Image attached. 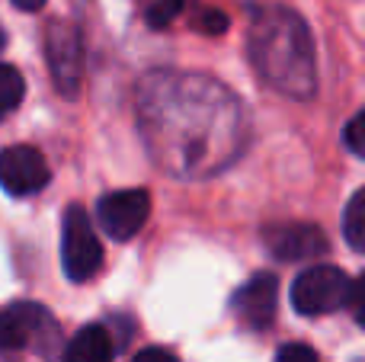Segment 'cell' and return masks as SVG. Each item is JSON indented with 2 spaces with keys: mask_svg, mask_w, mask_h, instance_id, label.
Here are the masks:
<instances>
[{
  "mask_svg": "<svg viewBox=\"0 0 365 362\" xmlns=\"http://www.w3.org/2000/svg\"><path fill=\"white\" fill-rule=\"evenodd\" d=\"M263 241L269 244V250L279 257V260H317L330 250L327 237L317 224H302V222H292V224H276V228H266L263 231Z\"/></svg>",
  "mask_w": 365,
  "mask_h": 362,
  "instance_id": "ba28073f",
  "label": "cell"
},
{
  "mask_svg": "<svg viewBox=\"0 0 365 362\" xmlns=\"http://www.w3.org/2000/svg\"><path fill=\"white\" fill-rule=\"evenodd\" d=\"M250 51L257 71L289 96H311L314 90V51L304 23L289 10H263L253 23Z\"/></svg>",
  "mask_w": 365,
  "mask_h": 362,
  "instance_id": "6da1fadb",
  "label": "cell"
},
{
  "mask_svg": "<svg viewBox=\"0 0 365 362\" xmlns=\"http://www.w3.org/2000/svg\"><path fill=\"white\" fill-rule=\"evenodd\" d=\"M276 301H279V279L272 273H257L247 286L237 289L234 295V311L253 331H263L276 318Z\"/></svg>",
  "mask_w": 365,
  "mask_h": 362,
  "instance_id": "9c48e42d",
  "label": "cell"
},
{
  "mask_svg": "<svg viewBox=\"0 0 365 362\" xmlns=\"http://www.w3.org/2000/svg\"><path fill=\"white\" fill-rule=\"evenodd\" d=\"M353 286H356V279H349V273H343L340 267L317 263V267L304 269L295 279V286H292V305L304 318H324V314H334L349 305Z\"/></svg>",
  "mask_w": 365,
  "mask_h": 362,
  "instance_id": "7a4b0ae2",
  "label": "cell"
},
{
  "mask_svg": "<svg viewBox=\"0 0 365 362\" xmlns=\"http://www.w3.org/2000/svg\"><path fill=\"white\" fill-rule=\"evenodd\" d=\"M64 362H113V340L103 324H87L71 337Z\"/></svg>",
  "mask_w": 365,
  "mask_h": 362,
  "instance_id": "30bf717a",
  "label": "cell"
},
{
  "mask_svg": "<svg viewBox=\"0 0 365 362\" xmlns=\"http://www.w3.org/2000/svg\"><path fill=\"white\" fill-rule=\"evenodd\" d=\"M13 4H16L19 10L32 13V10H42V6H45V0H13Z\"/></svg>",
  "mask_w": 365,
  "mask_h": 362,
  "instance_id": "ac0fdd59",
  "label": "cell"
},
{
  "mask_svg": "<svg viewBox=\"0 0 365 362\" xmlns=\"http://www.w3.org/2000/svg\"><path fill=\"white\" fill-rule=\"evenodd\" d=\"M343 234H346V244L362 254L365 250V190L353 192L346 205V215H343Z\"/></svg>",
  "mask_w": 365,
  "mask_h": 362,
  "instance_id": "8fae6325",
  "label": "cell"
},
{
  "mask_svg": "<svg viewBox=\"0 0 365 362\" xmlns=\"http://www.w3.org/2000/svg\"><path fill=\"white\" fill-rule=\"evenodd\" d=\"M45 58H48V71L55 87L64 96H77L81 87V74H83V42H81V29L68 19L51 23L45 32Z\"/></svg>",
  "mask_w": 365,
  "mask_h": 362,
  "instance_id": "277c9868",
  "label": "cell"
},
{
  "mask_svg": "<svg viewBox=\"0 0 365 362\" xmlns=\"http://www.w3.org/2000/svg\"><path fill=\"white\" fill-rule=\"evenodd\" d=\"M148 215H151V196H148L145 190L106 192V196L100 199V205H96L100 228L119 244L132 241V237L148 224Z\"/></svg>",
  "mask_w": 365,
  "mask_h": 362,
  "instance_id": "5b68a950",
  "label": "cell"
},
{
  "mask_svg": "<svg viewBox=\"0 0 365 362\" xmlns=\"http://www.w3.org/2000/svg\"><path fill=\"white\" fill-rule=\"evenodd\" d=\"M346 148L356 157H365V141H362V113H356L346 125Z\"/></svg>",
  "mask_w": 365,
  "mask_h": 362,
  "instance_id": "9a60e30c",
  "label": "cell"
},
{
  "mask_svg": "<svg viewBox=\"0 0 365 362\" xmlns=\"http://www.w3.org/2000/svg\"><path fill=\"white\" fill-rule=\"evenodd\" d=\"M61 267L71 282H87L103 267V244L83 205H71L61 222Z\"/></svg>",
  "mask_w": 365,
  "mask_h": 362,
  "instance_id": "3957f363",
  "label": "cell"
},
{
  "mask_svg": "<svg viewBox=\"0 0 365 362\" xmlns=\"http://www.w3.org/2000/svg\"><path fill=\"white\" fill-rule=\"evenodd\" d=\"M132 362H180V359L170 350H164V346H148V350L135 353Z\"/></svg>",
  "mask_w": 365,
  "mask_h": 362,
  "instance_id": "2e32d148",
  "label": "cell"
},
{
  "mask_svg": "<svg viewBox=\"0 0 365 362\" xmlns=\"http://www.w3.org/2000/svg\"><path fill=\"white\" fill-rule=\"evenodd\" d=\"M26 81L13 64H0V122L10 113H16V106L23 103Z\"/></svg>",
  "mask_w": 365,
  "mask_h": 362,
  "instance_id": "7c38bea8",
  "label": "cell"
},
{
  "mask_svg": "<svg viewBox=\"0 0 365 362\" xmlns=\"http://www.w3.org/2000/svg\"><path fill=\"white\" fill-rule=\"evenodd\" d=\"M276 362H321L317 353L304 343H285L282 350L276 353Z\"/></svg>",
  "mask_w": 365,
  "mask_h": 362,
  "instance_id": "5bb4252c",
  "label": "cell"
},
{
  "mask_svg": "<svg viewBox=\"0 0 365 362\" xmlns=\"http://www.w3.org/2000/svg\"><path fill=\"white\" fill-rule=\"evenodd\" d=\"M45 333L55 337L58 327L42 305L16 301V305L0 311V350H23L29 343H38V337H45Z\"/></svg>",
  "mask_w": 365,
  "mask_h": 362,
  "instance_id": "52a82bcc",
  "label": "cell"
},
{
  "mask_svg": "<svg viewBox=\"0 0 365 362\" xmlns=\"http://www.w3.org/2000/svg\"><path fill=\"white\" fill-rule=\"evenodd\" d=\"M202 29H205V32H215V36H218V32L227 29V16H225V13H218V10L205 13V16H202Z\"/></svg>",
  "mask_w": 365,
  "mask_h": 362,
  "instance_id": "e0dca14e",
  "label": "cell"
},
{
  "mask_svg": "<svg viewBox=\"0 0 365 362\" xmlns=\"http://www.w3.org/2000/svg\"><path fill=\"white\" fill-rule=\"evenodd\" d=\"M51 180L48 160L42 157V151L29 145H10L0 151V190L6 196H32L42 192Z\"/></svg>",
  "mask_w": 365,
  "mask_h": 362,
  "instance_id": "8992f818",
  "label": "cell"
},
{
  "mask_svg": "<svg viewBox=\"0 0 365 362\" xmlns=\"http://www.w3.org/2000/svg\"><path fill=\"white\" fill-rule=\"evenodd\" d=\"M0 48H4V29H0Z\"/></svg>",
  "mask_w": 365,
  "mask_h": 362,
  "instance_id": "d6986e66",
  "label": "cell"
},
{
  "mask_svg": "<svg viewBox=\"0 0 365 362\" xmlns=\"http://www.w3.org/2000/svg\"><path fill=\"white\" fill-rule=\"evenodd\" d=\"M182 6H186V0H158V4L148 10V26H151V29H164V26H170L173 19L180 16Z\"/></svg>",
  "mask_w": 365,
  "mask_h": 362,
  "instance_id": "4fadbf2b",
  "label": "cell"
}]
</instances>
